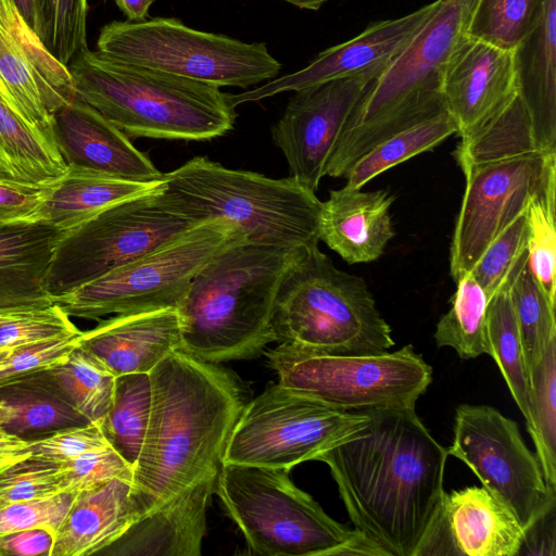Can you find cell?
Returning <instances> with one entry per match:
<instances>
[{
  "label": "cell",
  "mask_w": 556,
  "mask_h": 556,
  "mask_svg": "<svg viewBox=\"0 0 556 556\" xmlns=\"http://www.w3.org/2000/svg\"><path fill=\"white\" fill-rule=\"evenodd\" d=\"M87 13V0H35V33L65 66L88 47Z\"/></svg>",
  "instance_id": "obj_39"
},
{
  "label": "cell",
  "mask_w": 556,
  "mask_h": 556,
  "mask_svg": "<svg viewBox=\"0 0 556 556\" xmlns=\"http://www.w3.org/2000/svg\"><path fill=\"white\" fill-rule=\"evenodd\" d=\"M517 94L532 124L539 152H556V0L513 50Z\"/></svg>",
  "instance_id": "obj_26"
},
{
  "label": "cell",
  "mask_w": 556,
  "mask_h": 556,
  "mask_svg": "<svg viewBox=\"0 0 556 556\" xmlns=\"http://www.w3.org/2000/svg\"><path fill=\"white\" fill-rule=\"evenodd\" d=\"M460 169L466 185L450 249V271L455 282L527 210L532 198L556 184V152L519 154Z\"/></svg>",
  "instance_id": "obj_14"
},
{
  "label": "cell",
  "mask_w": 556,
  "mask_h": 556,
  "mask_svg": "<svg viewBox=\"0 0 556 556\" xmlns=\"http://www.w3.org/2000/svg\"><path fill=\"white\" fill-rule=\"evenodd\" d=\"M438 4L439 0H435L402 17L371 23L353 39L321 51L302 70L276 77L252 90L230 94V101L237 106L363 73L378 72L380 75Z\"/></svg>",
  "instance_id": "obj_18"
},
{
  "label": "cell",
  "mask_w": 556,
  "mask_h": 556,
  "mask_svg": "<svg viewBox=\"0 0 556 556\" xmlns=\"http://www.w3.org/2000/svg\"><path fill=\"white\" fill-rule=\"evenodd\" d=\"M394 197L387 190L362 191L344 186L321 202L319 240L346 263L378 260L394 237L390 207Z\"/></svg>",
  "instance_id": "obj_24"
},
{
  "label": "cell",
  "mask_w": 556,
  "mask_h": 556,
  "mask_svg": "<svg viewBox=\"0 0 556 556\" xmlns=\"http://www.w3.org/2000/svg\"><path fill=\"white\" fill-rule=\"evenodd\" d=\"M67 68L76 98L127 137L205 141L235 125L236 106L218 86L122 62L88 47Z\"/></svg>",
  "instance_id": "obj_4"
},
{
  "label": "cell",
  "mask_w": 556,
  "mask_h": 556,
  "mask_svg": "<svg viewBox=\"0 0 556 556\" xmlns=\"http://www.w3.org/2000/svg\"><path fill=\"white\" fill-rule=\"evenodd\" d=\"M79 346L116 377L150 372L167 355L181 349L177 308L117 314L91 330L81 331Z\"/></svg>",
  "instance_id": "obj_21"
},
{
  "label": "cell",
  "mask_w": 556,
  "mask_h": 556,
  "mask_svg": "<svg viewBox=\"0 0 556 556\" xmlns=\"http://www.w3.org/2000/svg\"><path fill=\"white\" fill-rule=\"evenodd\" d=\"M109 445L101 424L89 422L29 440L28 451L33 457L59 464Z\"/></svg>",
  "instance_id": "obj_46"
},
{
  "label": "cell",
  "mask_w": 556,
  "mask_h": 556,
  "mask_svg": "<svg viewBox=\"0 0 556 556\" xmlns=\"http://www.w3.org/2000/svg\"><path fill=\"white\" fill-rule=\"evenodd\" d=\"M9 466H10V465H9ZM5 467H8V466H5ZM5 467H0V472H1Z\"/></svg>",
  "instance_id": "obj_55"
},
{
  "label": "cell",
  "mask_w": 556,
  "mask_h": 556,
  "mask_svg": "<svg viewBox=\"0 0 556 556\" xmlns=\"http://www.w3.org/2000/svg\"><path fill=\"white\" fill-rule=\"evenodd\" d=\"M11 350L12 349H1L0 350V369L2 368V364H3L4 359L7 358V356L9 355Z\"/></svg>",
  "instance_id": "obj_54"
},
{
  "label": "cell",
  "mask_w": 556,
  "mask_h": 556,
  "mask_svg": "<svg viewBox=\"0 0 556 556\" xmlns=\"http://www.w3.org/2000/svg\"><path fill=\"white\" fill-rule=\"evenodd\" d=\"M51 130L67 166L140 184L164 180V173L130 142L129 137L76 97L53 114Z\"/></svg>",
  "instance_id": "obj_20"
},
{
  "label": "cell",
  "mask_w": 556,
  "mask_h": 556,
  "mask_svg": "<svg viewBox=\"0 0 556 556\" xmlns=\"http://www.w3.org/2000/svg\"><path fill=\"white\" fill-rule=\"evenodd\" d=\"M441 90L457 135L469 138L517 94L513 51L464 33L442 67Z\"/></svg>",
  "instance_id": "obj_19"
},
{
  "label": "cell",
  "mask_w": 556,
  "mask_h": 556,
  "mask_svg": "<svg viewBox=\"0 0 556 556\" xmlns=\"http://www.w3.org/2000/svg\"><path fill=\"white\" fill-rule=\"evenodd\" d=\"M45 188L0 179V223L39 220Z\"/></svg>",
  "instance_id": "obj_48"
},
{
  "label": "cell",
  "mask_w": 556,
  "mask_h": 556,
  "mask_svg": "<svg viewBox=\"0 0 556 556\" xmlns=\"http://www.w3.org/2000/svg\"><path fill=\"white\" fill-rule=\"evenodd\" d=\"M525 530L515 514L483 486L445 494L443 555L517 556Z\"/></svg>",
  "instance_id": "obj_23"
},
{
  "label": "cell",
  "mask_w": 556,
  "mask_h": 556,
  "mask_svg": "<svg viewBox=\"0 0 556 556\" xmlns=\"http://www.w3.org/2000/svg\"><path fill=\"white\" fill-rule=\"evenodd\" d=\"M63 233L43 220L0 223V312L54 303L47 279Z\"/></svg>",
  "instance_id": "obj_25"
},
{
  "label": "cell",
  "mask_w": 556,
  "mask_h": 556,
  "mask_svg": "<svg viewBox=\"0 0 556 556\" xmlns=\"http://www.w3.org/2000/svg\"><path fill=\"white\" fill-rule=\"evenodd\" d=\"M86 424L89 420L75 408L50 368L0 382V427L10 434L33 440Z\"/></svg>",
  "instance_id": "obj_28"
},
{
  "label": "cell",
  "mask_w": 556,
  "mask_h": 556,
  "mask_svg": "<svg viewBox=\"0 0 556 556\" xmlns=\"http://www.w3.org/2000/svg\"><path fill=\"white\" fill-rule=\"evenodd\" d=\"M214 493L255 554L382 556L356 529L332 519L286 470L224 463Z\"/></svg>",
  "instance_id": "obj_7"
},
{
  "label": "cell",
  "mask_w": 556,
  "mask_h": 556,
  "mask_svg": "<svg viewBox=\"0 0 556 556\" xmlns=\"http://www.w3.org/2000/svg\"><path fill=\"white\" fill-rule=\"evenodd\" d=\"M509 294L530 371L549 342L556 339L555 305L535 283L528 262L514 279Z\"/></svg>",
  "instance_id": "obj_38"
},
{
  "label": "cell",
  "mask_w": 556,
  "mask_h": 556,
  "mask_svg": "<svg viewBox=\"0 0 556 556\" xmlns=\"http://www.w3.org/2000/svg\"><path fill=\"white\" fill-rule=\"evenodd\" d=\"M76 492L12 503L0 508V536L35 527L58 531L71 509Z\"/></svg>",
  "instance_id": "obj_45"
},
{
  "label": "cell",
  "mask_w": 556,
  "mask_h": 556,
  "mask_svg": "<svg viewBox=\"0 0 556 556\" xmlns=\"http://www.w3.org/2000/svg\"><path fill=\"white\" fill-rule=\"evenodd\" d=\"M165 190L201 220L223 219L248 242L317 247L321 201L292 177L270 178L197 156L164 174Z\"/></svg>",
  "instance_id": "obj_6"
},
{
  "label": "cell",
  "mask_w": 556,
  "mask_h": 556,
  "mask_svg": "<svg viewBox=\"0 0 556 556\" xmlns=\"http://www.w3.org/2000/svg\"><path fill=\"white\" fill-rule=\"evenodd\" d=\"M30 456V452L26 451L18 454H11V455H0V467H5L9 465H12L18 460H22L24 458H27Z\"/></svg>",
  "instance_id": "obj_53"
},
{
  "label": "cell",
  "mask_w": 556,
  "mask_h": 556,
  "mask_svg": "<svg viewBox=\"0 0 556 556\" xmlns=\"http://www.w3.org/2000/svg\"><path fill=\"white\" fill-rule=\"evenodd\" d=\"M55 531L35 527L0 536V556H50Z\"/></svg>",
  "instance_id": "obj_49"
},
{
  "label": "cell",
  "mask_w": 556,
  "mask_h": 556,
  "mask_svg": "<svg viewBox=\"0 0 556 556\" xmlns=\"http://www.w3.org/2000/svg\"><path fill=\"white\" fill-rule=\"evenodd\" d=\"M97 51L218 87L245 89L276 78L281 70L264 42L198 30L174 17L112 21L101 28Z\"/></svg>",
  "instance_id": "obj_8"
},
{
  "label": "cell",
  "mask_w": 556,
  "mask_h": 556,
  "mask_svg": "<svg viewBox=\"0 0 556 556\" xmlns=\"http://www.w3.org/2000/svg\"><path fill=\"white\" fill-rule=\"evenodd\" d=\"M13 2L27 25L35 30V0H13Z\"/></svg>",
  "instance_id": "obj_51"
},
{
  "label": "cell",
  "mask_w": 556,
  "mask_h": 556,
  "mask_svg": "<svg viewBox=\"0 0 556 556\" xmlns=\"http://www.w3.org/2000/svg\"><path fill=\"white\" fill-rule=\"evenodd\" d=\"M123 180L94 170L67 166V172L46 186L39 220L67 231L104 208L163 185Z\"/></svg>",
  "instance_id": "obj_30"
},
{
  "label": "cell",
  "mask_w": 556,
  "mask_h": 556,
  "mask_svg": "<svg viewBox=\"0 0 556 556\" xmlns=\"http://www.w3.org/2000/svg\"><path fill=\"white\" fill-rule=\"evenodd\" d=\"M149 374L150 418L131 482L139 517L218 473L248 403L247 390L232 372L181 349Z\"/></svg>",
  "instance_id": "obj_2"
},
{
  "label": "cell",
  "mask_w": 556,
  "mask_h": 556,
  "mask_svg": "<svg viewBox=\"0 0 556 556\" xmlns=\"http://www.w3.org/2000/svg\"><path fill=\"white\" fill-rule=\"evenodd\" d=\"M80 333L13 348L0 369V382L16 376L49 369L64 362L79 345Z\"/></svg>",
  "instance_id": "obj_47"
},
{
  "label": "cell",
  "mask_w": 556,
  "mask_h": 556,
  "mask_svg": "<svg viewBox=\"0 0 556 556\" xmlns=\"http://www.w3.org/2000/svg\"><path fill=\"white\" fill-rule=\"evenodd\" d=\"M67 172L52 130L29 125L0 76V179L49 186Z\"/></svg>",
  "instance_id": "obj_29"
},
{
  "label": "cell",
  "mask_w": 556,
  "mask_h": 556,
  "mask_svg": "<svg viewBox=\"0 0 556 556\" xmlns=\"http://www.w3.org/2000/svg\"><path fill=\"white\" fill-rule=\"evenodd\" d=\"M61 492H79L112 479L132 482L134 468L111 446L92 450L56 464Z\"/></svg>",
  "instance_id": "obj_43"
},
{
  "label": "cell",
  "mask_w": 556,
  "mask_h": 556,
  "mask_svg": "<svg viewBox=\"0 0 556 556\" xmlns=\"http://www.w3.org/2000/svg\"><path fill=\"white\" fill-rule=\"evenodd\" d=\"M240 238L244 237L233 225L208 219L53 302L68 316L86 319L177 308L204 265Z\"/></svg>",
  "instance_id": "obj_11"
},
{
  "label": "cell",
  "mask_w": 556,
  "mask_h": 556,
  "mask_svg": "<svg viewBox=\"0 0 556 556\" xmlns=\"http://www.w3.org/2000/svg\"><path fill=\"white\" fill-rule=\"evenodd\" d=\"M300 250L240 238L214 255L177 306L181 350L215 364L264 353L275 342L271 315L280 281Z\"/></svg>",
  "instance_id": "obj_3"
},
{
  "label": "cell",
  "mask_w": 556,
  "mask_h": 556,
  "mask_svg": "<svg viewBox=\"0 0 556 556\" xmlns=\"http://www.w3.org/2000/svg\"><path fill=\"white\" fill-rule=\"evenodd\" d=\"M299 9L317 11L327 0H282Z\"/></svg>",
  "instance_id": "obj_52"
},
{
  "label": "cell",
  "mask_w": 556,
  "mask_h": 556,
  "mask_svg": "<svg viewBox=\"0 0 556 556\" xmlns=\"http://www.w3.org/2000/svg\"><path fill=\"white\" fill-rule=\"evenodd\" d=\"M155 0H114L129 22H142L149 17V9Z\"/></svg>",
  "instance_id": "obj_50"
},
{
  "label": "cell",
  "mask_w": 556,
  "mask_h": 556,
  "mask_svg": "<svg viewBox=\"0 0 556 556\" xmlns=\"http://www.w3.org/2000/svg\"><path fill=\"white\" fill-rule=\"evenodd\" d=\"M475 2L439 0L433 13L367 87L336 144L403 109L425 88L441 83L442 67L465 33Z\"/></svg>",
  "instance_id": "obj_15"
},
{
  "label": "cell",
  "mask_w": 556,
  "mask_h": 556,
  "mask_svg": "<svg viewBox=\"0 0 556 556\" xmlns=\"http://www.w3.org/2000/svg\"><path fill=\"white\" fill-rule=\"evenodd\" d=\"M457 131V124L447 109L404 128L358 157L343 177L345 186L362 189L381 173L432 150Z\"/></svg>",
  "instance_id": "obj_31"
},
{
  "label": "cell",
  "mask_w": 556,
  "mask_h": 556,
  "mask_svg": "<svg viewBox=\"0 0 556 556\" xmlns=\"http://www.w3.org/2000/svg\"><path fill=\"white\" fill-rule=\"evenodd\" d=\"M454 438L447 448L502 501L526 531L555 509L556 491L544 478L535 453L527 446L518 424L490 405L456 408Z\"/></svg>",
  "instance_id": "obj_13"
},
{
  "label": "cell",
  "mask_w": 556,
  "mask_h": 556,
  "mask_svg": "<svg viewBox=\"0 0 556 556\" xmlns=\"http://www.w3.org/2000/svg\"><path fill=\"white\" fill-rule=\"evenodd\" d=\"M50 370L75 408L89 422L102 424L113 404L116 376L79 345Z\"/></svg>",
  "instance_id": "obj_36"
},
{
  "label": "cell",
  "mask_w": 556,
  "mask_h": 556,
  "mask_svg": "<svg viewBox=\"0 0 556 556\" xmlns=\"http://www.w3.org/2000/svg\"><path fill=\"white\" fill-rule=\"evenodd\" d=\"M105 1V0H104Z\"/></svg>",
  "instance_id": "obj_56"
},
{
  "label": "cell",
  "mask_w": 556,
  "mask_h": 556,
  "mask_svg": "<svg viewBox=\"0 0 556 556\" xmlns=\"http://www.w3.org/2000/svg\"><path fill=\"white\" fill-rule=\"evenodd\" d=\"M378 72L326 81L294 91L271 128L288 163L289 176L315 192L338 137Z\"/></svg>",
  "instance_id": "obj_16"
},
{
  "label": "cell",
  "mask_w": 556,
  "mask_h": 556,
  "mask_svg": "<svg viewBox=\"0 0 556 556\" xmlns=\"http://www.w3.org/2000/svg\"><path fill=\"white\" fill-rule=\"evenodd\" d=\"M80 332L58 303L0 312V350Z\"/></svg>",
  "instance_id": "obj_42"
},
{
  "label": "cell",
  "mask_w": 556,
  "mask_h": 556,
  "mask_svg": "<svg viewBox=\"0 0 556 556\" xmlns=\"http://www.w3.org/2000/svg\"><path fill=\"white\" fill-rule=\"evenodd\" d=\"M206 222L163 185L117 202L59 240L47 279L51 296L66 294Z\"/></svg>",
  "instance_id": "obj_9"
},
{
  "label": "cell",
  "mask_w": 556,
  "mask_h": 556,
  "mask_svg": "<svg viewBox=\"0 0 556 556\" xmlns=\"http://www.w3.org/2000/svg\"><path fill=\"white\" fill-rule=\"evenodd\" d=\"M526 211L489 243L469 270L488 300L500 290L510 288L514 279L528 262Z\"/></svg>",
  "instance_id": "obj_41"
},
{
  "label": "cell",
  "mask_w": 556,
  "mask_h": 556,
  "mask_svg": "<svg viewBox=\"0 0 556 556\" xmlns=\"http://www.w3.org/2000/svg\"><path fill=\"white\" fill-rule=\"evenodd\" d=\"M544 0H476L465 34L513 51L534 28Z\"/></svg>",
  "instance_id": "obj_37"
},
{
  "label": "cell",
  "mask_w": 556,
  "mask_h": 556,
  "mask_svg": "<svg viewBox=\"0 0 556 556\" xmlns=\"http://www.w3.org/2000/svg\"><path fill=\"white\" fill-rule=\"evenodd\" d=\"M556 184L531 199L527 206L529 270L548 301L556 304Z\"/></svg>",
  "instance_id": "obj_40"
},
{
  "label": "cell",
  "mask_w": 556,
  "mask_h": 556,
  "mask_svg": "<svg viewBox=\"0 0 556 556\" xmlns=\"http://www.w3.org/2000/svg\"><path fill=\"white\" fill-rule=\"evenodd\" d=\"M56 467L55 463L33 456L5 467L0 472V508L61 493Z\"/></svg>",
  "instance_id": "obj_44"
},
{
  "label": "cell",
  "mask_w": 556,
  "mask_h": 556,
  "mask_svg": "<svg viewBox=\"0 0 556 556\" xmlns=\"http://www.w3.org/2000/svg\"><path fill=\"white\" fill-rule=\"evenodd\" d=\"M0 76L16 112L35 127L50 129L53 114L76 97L67 66L49 53L13 0H0Z\"/></svg>",
  "instance_id": "obj_17"
},
{
  "label": "cell",
  "mask_w": 556,
  "mask_h": 556,
  "mask_svg": "<svg viewBox=\"0 0 556 556\" xmlns=\"http://www.w3.org/2000/svg\"><path fill=\"white\" fill-rule=\"evenodd\" d=\"M152 389L149 372L116 377L113 404L101 424L110 445L134 468L146 437Z\"/></svg>",
  "instance_id": "obj_33"
},
{
  "label": "cell",
  "mask_w": 556,
  "mask_h": 556,
  "mask_svg": "<svg viewBox=\"0 0 556 556\" xmlns=\"http://www.w3.org/2000/svg\"><path fill=\"white\" fill-rule=\"evenodd\" d=\"M489 356L498 366L525 420L529 409L530 376L509 288L496 292L486 308Z\"/></svg>",
  "instance_id": "obj_34"
},
{
  "label": "cell",
  "mask_w": 556,
  "mask_h": 556,
  "mask_svg": "<svg viewBox=\"0 0 556 556\" xmlns=\"http://www.w3.org/2000/svg\"><path fill=\"white\" fill-rule=\"evenodd\" d=\"M450 309L435 326L438 348H452L462 359L489 355L486 308L489 300L470 271L456 281Z\"/></svg>",
  "instance_id": "obj_32"
},
{
  "label": "cell",
  "mask_w": 556,
  "mask_h": 556,
  "mask_svg": "<svg viewBox=\"0 0 556 556\" xmlns=\"http://www.w3.org/2000/svg\"><path fill=\"white\" fill-rule=\"evenodd\" d=\"M366 427L317 457L355 529L382 556L442 555L448 456L415 406L367 410Z\"/></svg>",
  "instance_id": "obj_1"
},
{
  "label": "cell",
  "mask_w": 556,
  "mask_h": 556,
  "mask_svg": "<svg viewBox=\"0 0 556 556\" xmlns=\"http://www.w3.org/2000/svg\"><path fill=\"white\" fill-rule=\"evenodd\" d=\"M138 518L131 481L112 479L81 490L55 533L50 556L99 554Z\"/></svg>",
  "instance_id": "obj_27"
},
{
  "label": "cell",
  "mask_w": 556,
  "mask_h": 556,
  "mask_svg": "<svg viewBox=\"0 0 556 556\" xmlns=\"http://www.w3.org/2000/svg\"><path fill=\"white\" fill-rule=\"evenodd\" d=\"M275 342L341 355L380 354L395 342L366 281L337 268L318 245L287 268L271 315Z\"/></svg>",
  "instance_id": "obj_5"
},
{
  "label": "cell",
  "mask_w": 556,
  "mask_h": 556,
  "mask_svg": "<svg viewBox=\"0 0 556 556\" xmlns=\"http://www.w3.org/2000/svg\"><path fill=\"white\" fill-rule=\"evenodd\" d=\"M367 410L327 405L279 383L248 401L229 437L224 463L282 469L319 455L367 426Z\"/></svg>",
  "instance_id": "obj_12"
},
{
  "label": "cell",
  "mask_w": 556,
  "mask_h": 556,
  "mask_svg": "<svg viewBox=\"0 0 556 556\" xmlns=\"http://www.w3.org/2000/svg\"><path fill=\"white\" fill-rule=\"evenodd\" d=\"M527 429L547 485L556 491V339L529 371Z\"/></svg>",
  "instance_id": "obj_35"
},
{
  "label": "cell",
  "mask_w": 556,
  "mask_h": 556,
  "mask_svg": "<svg viewBox=\"0 0 556 556\" xmlns=\"http://www.w3.org/2000/svg\"><path fill=\"white\" fill-rule=\"evenodd\" d=\"M264 354L279 384L342 410L416 406L432 382V368L412 344L341 355L278 343Z\"/></svg>",
  "instance_id": "obj_10"
},
{
  "label": "cell",
  "mask_w": 556,
  "mask_h": 556,
  "mask_svg": "<svg viewBox=\"0 0 556 556\" xmlns=\"http://www.w3.org/2000/svg\"><path fill=\"white\" fill-rule=\"evenodd\" d=\"M216 476L199 480L142 515L99 554L200 556Z\"/></svg>",
  "instance_id": "obj_22"
}]
</instances>
